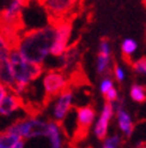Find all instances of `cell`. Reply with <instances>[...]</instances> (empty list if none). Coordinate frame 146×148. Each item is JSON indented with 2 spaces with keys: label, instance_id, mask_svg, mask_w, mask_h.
<instances>
[{
  "label": "cell",
  "instance_id": "1",
  "mask_svg": "<svg viewBox=\"0 0 146 148\" xmlns=\"http://www.w3.org/2000/svg\"><path fill=\"white\" fill-rule=\"evenodd\" d=\"M54 23L20 32L14 42V48L29 62L45 65L50 56V47L53 42Z\"/></svg>",
  "mask_w": 146,
  "mask_h": 148
},
{
  "label": "cell",
  "instance_id": "2",
  "mask_svg": "<svg viewBox=\"0 0 146 148\" xmlns=\"http://www.w3.org/2000/svg\"><path fill=\"white\" fill-rule=\"evenodd\" d=\"M9 59L12 66L14 82H16L11 90L20 95L22 98H24V95L29 90L30 86L35 81L41 78L42 73L45 72V65L29 62L16 48L12 49Z\"/></svg>",
  "mask_w": 146,
  "mask_h": 148
},
{
  "label": "cell",
  "instance_id": "3",
  "mask_svg": "<svg viewBox=\"0 0 146 148\" xmlns=\"http://www.w3.org/2000/svg\"><path fill=\"white\" fill-rule=\"evenodd\" d=\"M49 121L40 117H25L12 123L7 129L16 132L17 135L23 137L25 141L39 137H46L48 130Z\"/></svg>",
  "mask_w": 146,
  "mask_h": 148
},
{
  "label": "cell",
  "instance_id": "4",
  "mask_svg": "<svg viewBox=\"0 0 146 148\" xmlns=\"http://www.w3.org/2000/svg\"><path fill=\"white\" fill-rule=\"evenodd\" d=\"M41 81L45 97L49 100L70 87V75L57 68L43 72Z\"/></svg>",
  "mask_w": 146,
  "mask_h": 148
},
{
  "label": "cell",
  "instance_id": "5",
  "mask_svg": "<svg viewBox=\"0 0 146 148\" xmlns=\"http://www.w3.org/2000/svg\"><path fill=\"white\" fill-rule=\"evenodd\" d=\"M76 95L71 88H66L53 98L52 106H50V119L57 123H62L67 119L71 111L74 108Z\"/></svg>",
  "mask_w": 146,
  "mask_h": 148
},
{
  "label": "cell",
  "instance_id": "6",
  "mask_svg": "<svg viewBox=\"0 0 146 148\" xmlns=\"http://www.w3.org/2000/svg\"><path fill=\"white\" fill-rule=\"evenodd\" d=\"M53 23H54V34H53L52 47H50V56L56 58L71 45L72 23L70 18L53 21Z\"/></svg>",
  "mask_w": 146,
  "mask_h": 148
},
{
  "label": "cell",
  "instance_id": "7",
  "mask_svg": "<svg viewBox=\"0 0 146 148\" xmlns=\"http://www.w3.org/2000/svg\"><path fill=\"white\" fill-rule=\"evenodd\" d=\"M82 0H40L52 21L70 18Z\"/></svg>",
  "mask_w": 146,
  "mask_h": 148
},
{
  "label": "cell",
  "instance_id": "8",
  "mask_svg": "<svg viewBox=\"0 0 146 148\" xmlns=\"http://www.w3.org/2000/svg\"><path fill=\"white\" fill-rule=\"evenodd\" d=\"M96 110L91 105H83L76 107V138L84 137L96 121Z\"/></svg>",
  "mask_w": 146,
  "mask_h": 148
},
{
  "label": "cell",
  "instance_id": "9",
  "mask_svg": "<svg viewBox=\"0 0 146 148\" xmlns=\"http://www.w3.org/2000/svg\"><path fill=\"white\" fill-rule=\"evenodd\" d=\"M56 58L57 69L66 72L67 75H72L73 72L78 71L80 59H82V52H80L78 43H72Z\"/></svg>",
  "mask_w": 146,
  "mask_h": 148
},
{
  "label": "cell",
  "instance_id": "10",
  "mask_svg": "<svg viewBox=\"0 0 146 148\" xmlns=\"http://www.w3.org/2000/svg\"><path fill=\"white\" fill-rule=\"evenodd\" d=\"M114 116H115V108L113 106V103L105 101L103 107L99 111L98 117H96V121H95L92 125L93 135L96 136L97 140L102 141L108 135L109 127H110V123L113 121Z\"/></svg>",
  "mask_w": 146,
  "mask_h": 148
},
{
  "label": "cell",
  "instance_id": "11",
  "mask_svg": "<svg viewBox=\"0 0 146 148\" xmlns=\"http://www.w3.org/2000/svg\"><path fill=\"white\" fill-rule=\"evenodd\" d=\"M28 0H11L5 10L0 13V23L20 28V17Z\"/></svg>",
  "mask_w": 146,
  "mask_h": 148
},
{
  "label": "cell",
  "instance_id": "12",
  "mask_svg": "<svg viewBox=\"0 0 146 148\" xmlns=\"http://www.w3.org/2000/svg\"><path fill=\"white\" fill-rule=\"evenodd\" d=\"M113 58H112V45L109 40L102 39L98 45V54L96 59V71L99 76L108 75L112 70Z\"/></svg>",
  "mask_w": 146,
  "mask_h": 148
},
{
  "label": "cell",
  "instance_id": "13",
  "mask_svg": "<svg viewBox=\"0 0 146 148\" xmlns=\"http://www.w3.org/2000/svg\"><path fill=\"white\" fill-rule=\"evenodd\" d=\"M22 107H23V98L9 89L4 98L0 100V116L11 117Z\"/></svg>",
  "mask_w": 146,
  "mask_h": 148
},
{
  "label": "cell",
  "instance_id": "14",
  "mask_svg": "<svg viewBox=\"0 0 146 148\" xmlns=\"http://www.w3.org/2000/svg\"><path fill=\"white\" fill-rule=\"evenodd\" d=\"M116 118V125H118L119 131L125 137H130L134 132V122L132 119V116L126 108L119 107L115 110V116Z\"/></svg>",
  "mask_w": 146,
  "mask_h": 148
},
{
  "label": "cell",
  "instance_id": "15",
  "mask_svg": "<svg viewBox=\"0 0 146 148\" xmlns=\"http://www.w3.org/2000/svg\"><path fill=\"white\" fill-rule=\"evenodd\" d=\"M46 137L48 138L49 145L52 148H62L65 146L66 140H65V131L62 129L61 123H57L50 119Z\"/></svg>",
  "mask_w": 146,
  "mask_h": 148
},
{
  "label": "cell",
  "instance_id": "16",
  "mask_svg": "<svg viewBox=\"0 0 146 148\" xmlns=\"http://www.w3.org/2000/svg\"><path fill=\"white\" fill-rule=\"evenodd\" d=\"M26 141L9 129L0 132V148H24Z\"/></svg>",
  "mask_w": 146,
  "mask_h": 148
},
{
  "label": "cell",
  "instance_id": "17",
  "mask_svg": "<svg viewBox=\"0 0 146 148\" xmlns=\"http://www.w3.org/2000/svg\"><path fill=\"white\" fill-rule=\"evenodd\" d=\"M0 83H3L10 90L14 87V83H16L9 58L0 59Z\"/></svg>",
  "mask_w": 146,
  "mask_h": 148
},
{
  "label": "cell",
  "instance_id": "18",
  "mask_svg": "<svg viewBox=\"0 0 146 148\" xmlns=\"http://www.w3.org/2000/svg\"><path fill=\"white\" fill-rule=\"evenodd\" d=\"M120 49H121L122 56L125 58H127V59H129V58H132L137 53V51H138V42L133 38H126L125 40H122Z\"/></svg>",
  "mask_w": 146,
  "mask_h": 148
},
{
  "label": "cell",
  "instance_id": "19",
  "mask_svg": "<svg viewBox=\"0 0 146 148\" xmlns=\"http://www.w3.org/2000/svg\"><path fill=\"white\" fill-rule=\"evenodd\" d=\"M129 98L137 103L146 101V87L140 83H133L129 88Z\"/></svg>",
  "mask_w": 146,
  "mask_h": 148
},
{
  "label": "cell",
  "instance_id": "20",
  "mask_svg": "<svg viewBox=\"0 0 146 148\" xmlns=\"http://www.w3.org/2000/svg\"><path fill=\"white\" fill-rule=\"evenodd\" d=\"M14 48V41L0 30V59L9 58Z\"/></svg>",
  "mask_w": 146,
  "mask_h": 148
},
{
  "label": "cell",
  "instance_id": "21",
  "mask_svg": "<svg viewBox=\"0 0 146 148\" xmlns=\"http://www.w3.org/2000/svg\"><path fill=\"white\" fill-rule=\"evenodd\" d=\"M123 143L122 136L119 134H112L107 135L103 140H102V147L103 148H119Z\"/></svg>",
  "mask_w": 146,
  "mask_h": 148
},
{
  "label": "cell",
  "instance_id": "22",
  "mask_svg": "<svg viewBox=\"0 0 146 148\" xmlns=\"http://www.w3.org/2000/svg\"><path fill=\"white\" fill-rule=\"evenodd\" d=\"M132 70L135 75L146 77V57H140L132 62Z\"/></svg>",
  "mask_w": 146,
  "mask_h": 148
},
{
  "label": "cell",
  "instance_id": "23",
  "mask_svg": "<svg viewBox=\"0 0 146 148\" xmlns=\"http://www.w3.org/2000/svg\"><path fill=\"white\" fill-rule=\"evenodd\" d=\"M112 73H113V78L116 81V82H119V83L125 82L126 78H127V71L120 64H115L113 66Z\"/></svg>",
  "mask_w": 146,
  "mask_h": 148
},
{
  "label": "cell",
  "instance_id": "24",
  "mask_svg": "<svg viewBox=\"0 0 146 148\" xmlns=\"http://www.w3.org/2000/svg\"><path fill=\"white\" fill-rule=\"evenodd\" d=\"M113 87H115L114 78L113 77H110L109 75L102 76V79L99 81V84H98V89H99V92H101L102 95H104L109 89H112Z\"/></svg>",
  "mask_w": 146,
  "mask_h": 148
},
{
  "label": "cell",
  "instance_id": "25",
  "mask_svg": "<svg viewBox=\"0 0 146 148\" xmlns=\"http://www.w3.org/2000/svg\"><path fill=\"white\" fill-rule=\"evenodd\" d=\"M103 97H104V99H105L107 102H110V103H115V102H118V101L121 99L118 88H115V87H113L112 89H109V90L103 95Z\"/></svg>",
  "mask_w": 146,
  "mask_h": 148
},
{
  "label": "cell",
  "instance_id": "26",
  "mask_svg": "<svg viewBox=\"0 0 146 148\" xmlns=\"http://www.w3.org/2000/svg\"><path fill=\"white\" fill-rule=\"evenodd\" d=\"M7 90H9V88H6L3 83H0V100L4 98V95L7 93Z\"/></svg>",
  "mask_w": 146,
  "mask_h": 148
}]
</instances>
